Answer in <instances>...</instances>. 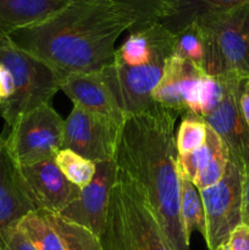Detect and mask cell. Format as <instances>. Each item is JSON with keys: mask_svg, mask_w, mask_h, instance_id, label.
<instances>
[{"mask_svg": "<svg viewBox=\"0 0 249 250\" xmlns=\"http://www.w3.org/2000/svg\"><path fill=\"white\" fill-rule=\"evenodd\" d=\"M137 26V16L121 0H70L44 21L9 37L62 80L107 67L119 37Z\"/></svg>", "mask_w": 249, "mask_h": 250, "instance_id": "obj_1", "label": "cell"}, {"mask_svg": "<svg viewBox=\"0 0 249 250\" xmlns=\"http://www.w3.org/2000/svg\"><path fill=\"white\" fill-rule=\"evenodd\" d=\"M177 119L175 112L155 104L142 114L127 117L114 160L116 167L143 193L172 249L190 250L180 214Z\"/></svg>", "mask_w": 249, "mask_h": 250, "instance_id": "obj_2", "label": "cell"}, {"mask_svg": "<svg viewBox=\"0 0 249 250\" xmlns=\"http://www.w3.org/2000/svg\"><path fill=\"white\" fill-rule=\"evenodd\" d=\"M175 39V34L159 22L131 29L116 48L114 61L103 70L126 119L154 105L153 92L173 55Z\"/></svg>", "mask_w": 249, "mask_h": 250, "instance_id": "obj_3", "label": "cell"}, {"mask_svg": "<svg viewBox=\"0 0 249 250\" xmlns=\"http://www.w3.org/2000/svg\"><path fill=\"white\" fill-rule=\"evenodd\" d=\"M100 243L103 250H173L143 193L119 168Z\"/></svg>", "mask_w": 249, "mask_h": 250, "instance_id": "obj_4", "label": "cell"}, {"mask_svg": "<svg viewBox=\"0 0 249 250\" xmlns=\"http://www.w3.org/2000/svg\"><path fill=\"white\" fill-rule=\"evenodd\" d=\"M205 43L204 71L249 78V2L198 20Z\"/></svg>", "mask_w": 249, "mask_h": 250, "instance_id": "obj_5", "label": "cell"}, {"mask_svg": "<svg viewBox=\"0 0 249 250\" xmlns=\"http://www.w3.org/2000/svg\"><path fill=\"white\" fill-rule=\"evenodd\" d=\"M0 63L14 78V95L0 105V115L11 128L22 115L50 105L60 90L61 80L43 61L20 49L4 32H0Z\"/></svg>", "mask_w": 249, "mask_h": 250, "instance_id": "obj_6", "label": "cell"}, {"mask_svg": "<svg viewBox=\"0 0 249 250\" xmlns=\"http://www.w3.org/2000/svg\"><path fill=\"white\" fill-rule=\"evenodd\" d=\"M65 121L50 106L42 105L22 115L11 127L6 143L20 166L53 160L62 149Z\"/></svg>", "mask_w": 249, "mask_h": 250, "instance_id": "obj_7", "label": "cell"}, {"mask_svg": "<svg viewBox=\"0 0 249 250\" xmlns=\"http://www.w3.org/2000/svg\"><path fill=\"white\" fill-rule=\"evenodd\" d=\"M244 173L238 164L229 158L226 172L220 182L199 190L207 221L208 249L215 250L227 243L232 231L243 224L242 197Z\"/></svg>", "mask_w": 249, "mask_h": 250, "instance_id": "obj_8", "label": "cell"}, {"mask_svg": "<svg viewBox=\"0 0 249 250\" xmlns=\"http://www.w3.org/2000/svg\"><path fill=\"white\" fill-rule=\"evenodd\" d=\"M122 126L104 116L73 106L65 121L62 149L92 163L114 160Z\"/></svg>", "mask_w": 249, "mask_h": 250, "instance_id": "obj_9", "label": "cell"}, {"mask_svg": "<svg viewBox=\"0 0 249 250\" xmlns=\"http://www.w3.org/2000/svg\"><path fill=\"white\" fill-rule=\"evenodd\" d=\"M205 71L190 61L172 55L153 92V103L178 116L199 119V90Z\"/></svg>", "mask_w": 249, "mask_h": 250, "instance_id": "obj_10", "label": "cell"}, {"mask_svg": "<svg viewBox=\"0 0 249 250\" xmlns=\"http://www.w3.org/2000/svg\"><path fill=\"white\" fill-rule=\"evenodd\" d=\"M95 165L97 170L92 182L81 189L77 199L73 200L59 216L88 229L100 239L106 224L117 167L115 160L103 161Z\"/></svg>", "mask_w": 249, "mask_h": 250, "instance_id": "obj_11", "label": "cell"}, {"mask_svg": "<svg viewBox=\"0 0 249 250\" xmlns=\"http://www.w3.org/2000/svg\"><path fill=\"white\" fill-rule=\"evenodd\" d=\"M241 82V78L236 76L231 78L222 102L203 121L221 137L228 148L229 158L238 164L244 173L249 167V129L239 109Z\"/></svg>", "mask_w": 249, "mask_h": 250, "instance_id": "obj_12", "label": "cell"}, {"mask_svg": "<svg viewBox=\"0 0 249 250\" xmlns=\"http://www.w3.org/2000/svg\"><path fill=\"white\" fill-rule=\"evenodd\" d=\"M34 211H39L21 166L12 156L6 138L0 136V233L14 227Z\"/></svg>", "mask_w": 249, "mask_h": 250, "instance_id": "obj_13", "label": "cell"}, {"mask_svg": "<svg viewBox=\"0 0 249 250\" xmlns=\"http://www.w3.org/2000/svg\"><path fill=\"white\" fill-rule=\"evenodd\" d=\"M21 171L39 211L60 215L80 195L81 189L65 177L55 159L21 166Z\"/></svg>", "mask_w": 249, "mask_h": 250, "instance_id": "obj_14", "label": "cell"}, {"mask_svg": "<svg viewBox=\"0 0 249 250\" xmlns=\"http://www.w3.org/2000/svg\"><path fill=\"white\" fill-rule=\"evenodd\" d=\"M60 90L70 98L75 106L94 112L124 126L126 116L107 84L103 70L67 76L61 80Z\"/></svg>", "mask_w": 249, "mask_h": 250, "instance_id": "obj_15", "label": "cell"}, {"mask_svg": "<svg viewBox=\"0 0 249 250\" xmlns=\"http://www.w3.org/2000/svg\"><path fill=\"white\" fill-rule=\"evenodd\" d=\"M248 2L249 0H166L158 22L177 34L208 15L226 11Z\"/></svg>", "mask_w": 249, "mask_h": 250, "instance_id": "obj_16", "label": "cell"}, {"mask_svg": "<svg viewBox=\"0 0 249 250\" xmlns=\"http://www.w3.org/2000/svg\"><path fill=\"white\" fill-rule=\"evenodd\" d=\"M68 2L70 0H0V32L9 34L39 23Z\"/></svg>", "mask_w": 249, "mask_h": 250, "instance_id": "obj_17", "label": "cell"}, {"mask_svg": "<svg viewBox=\"0 0 249 250\" xmlns=\"http://www.w3.org/2000/svg\"><path fill=\"white\" fill-rule=\"evenodd\" d=\"M178 173V172H177ZM180 178V214L186 234L190 239L193 232L207 237V221L199 190L192 181L178 173Z\"/></svg>", "mask_w": 249, "mask_h": 250, "instance_id": "obj_18", "label": "cell"}, {"mask_svg": "<svg viewBox=\"0 0 249 250\" xmlns=\"http://www.w3.org/2000/svg\"><path fill=\"white\" fill-rule=\"evenodd\" d=\"M225 146H227L222 141L221 137L214 129L208 126L207 139L202 146H198L190 153L183 154V155L177 154V158H176L177 172L193 182L198 173L204 170L211 163L215 155Z\"/></svg>", "mask_w": 249, "mask_h": 250, "instance_id": "obj_19", "label": "cell"}, {"mask_svg": "<svg viewBox=\"0 0 249 250\" xmlns=\"http://www.w3.org/2000/svg\"><path fill=\"white\" fill-rule=\"evenodd\" d=\"M16 226L36 250H66L60 236L41 211L28 214Z\"/></svg>", "mask_w": 249, "mask_h": 250, "instance_id": "obj_20", "label": "cell"}, {"mask_svg": "<svg viewBox=\"0 0 249 250\" xmlns=\"http://www.w3.org/2000/svg\"><path fill=\"white\" fill-rule=\"evenodd\" d=\"M60 236L66 250H103L100 239L95 234L61 216L41 211Z\"/></svg>", "mask_w": 249, "mask_h": 250, "instance_id": "obj_21", "label": "cell"}, {"mask_svg": "<svg viewBox=\"0 0 249 250\" xmlns=\"http://www.w3.org/2000/svg\"><path fill=\"white\" fill-rule=\"evenodd\" d=\"M55 163L65 177L80 189L92 182L97 165L68 149H61L55 156Z\"/></svg>", "mask_w": 249, "mask_h": 250, "instance_id": "obj_22", "label": "cell"}, {"mask_svg": "<svg viewBox=\"0 0 249 250\" xmlns=\"http://www.w3.org/2000/svg\"><path fill=\"white\" fill-rule=\"evenodd\" d=\"M175 36L173 55L190 61L204 70L205 43L199 26L194 22Z\"/></svg>", "mask_w": 249, "mask_h": 250, "instance_id": "obj_23", "label": "cell"}, {"mask_svg": "<svg viewBox=\"0 0 249 250\" xmlns=\"http://www.w3.org/2000/svg\"><path fill=\"white\" fill-rule=\"evenodd\" d=\"M208 126L202 119L194 116L183 117L176 133V148L178 155L190 153L202 146L207 139Z\"/></svg>", "mask_w": 249, "mask_h": 250, "instance_id": "obj_24", "label": "cell"}, {"mask_svg": "<svg viewBox=\"0 0 249 250\" xmlns=\"http://www.w3.org/2000/svg\"><path fill=\"white\" fill-rule=\"evenodd\" d=\"M229 161V151L227 146L222 148L219 153L215 155L211 163L207 166L203 171L198 173L197 177L193 181V185L195 186L198 190H203L205 188L212 187L217 182L221 181L226 172L227 165Z\"/></svg>", "mask_w": 249, "mask_h": 250, "instance_id": "obj_25", "label": "cell"}, {"mask_svg": "<svg viewBox=\"0 0 249 250\" xmlns=\"http://www.w3.org/2000/svg\"><path fill=\"white\" fill-rule=\"evenodd\" d=\"M121 1L136 15L138 19L137 27H141L151 22H158V17L166 0H121Z\"/></svg>", "mask_w": 249, "mask_h": 250, "instance_id": "obj_26", "label": "cell"}, {"mask_svg": "<svg viewBox=\"0 0 249 250\" xmlns=\"http://www.w3.org/2000/svg\"><path fill=\"white\" fill-rule=\"evenodd\" d=\"M0 250H36L17 226L0 233Z\"/></svg>", "mask_w": 249, "mask_h": 250, "instance_id": "obj_27", "label": "cell"}, {"mask_svg": "<svg viewBox=\"0 0 249 250\" xmlns=\"http://www.w3.org/2000/svg\"><path fill=\"white\" fill-rule=\"evenodd\" d=\"M229 250H249V226L241 224L232 231L228 241Z\"/></svg>", "mask_w": 249, "mask_h": 250, "instance_id": "obj_28", "label": "cell"}, {"mask_svg": "<svg viewBox=\"0 0 249 250\" xmlns=\"http://www.w3.org/2000/svg\"><path fill=\"white\" fill-rule=\"evenodd\" d=\"M15 93L14 78L11 72L0 63V105L6 103Z\"/></svg>", "mask_w": 249, "mask_h": 250, "instance_id": "obj_29", "label": "cell"}, {"mask_svg": "<svg viewBox=\"0 0 249 250\" xmlns=\"http://www.w3.org/2000/svg\"><path fill=\"white\" fill-rule=\"evenodd\" d=\"M238 103L242 116H243L244 122L249 129V78L242 80L241 85H239Z\"/></svg>", "mask_w": 249, "mask_h": 250, "instance_id": "obj_30", "label": "cell"}, {"mask_svg": "<svg viewBox=\"0 0 249 250\" xmlns=\"http://www.w3.org/2000/svg\"><path fill=\"white\" fill-rule=\"evenodd\" d=\"M242 221L249 226V167L243 177V197H242Z\"/></svg>", "mask_w": 249, "mask_h": 250, "instance_id": "obj_31", "label": "cell"}, {"mask_svg": "<svg viewBox=\"0 0 249 250\" xmlns=\"http://www.w3.org/2000/svg\"><path fill=\"white\" fill-rule=\"evenodd\" d=\"M215 250H229V248H228V244H227V243L221 244V246L217 247V248L215 249Z\"/></svg>", "mask_w": 249, "mask_h": 250, "instance_id": "obj_32", "label": "cell"}]
</instances>
